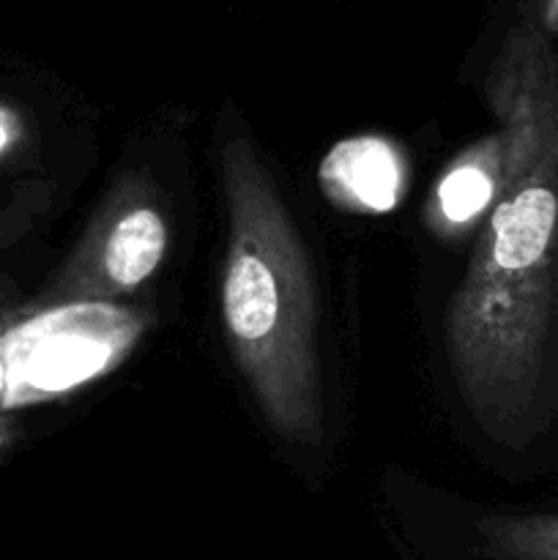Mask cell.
<instances>
[{"mask_svg":"<svg viewBox=\"0 0 558 560\" xmlns=\"http://www.w3.org/2000/svg\"><path fill=\"white\" fill-rule=\"evenodd\" d=\"M492 85L507 175L476 266L470 334L498 413L536 427L558 413V55L539 25L509 33Z\"/></svg>","mask_w":558,"mask_h":560,"instance_id":"obj_1","label":"cell"},{"mask_svg":"<svg viewBox=\"0 0 558 560\" xmlns=\"http://www.w3.org/2000/svg\"><path fill=\"white\" fill-rule=\"evenodd\" d=\"M140 323L109 304H71L5 337L9 405L58 397L102 375L129 353Z\"/></svg>","mask_w":558,"mask_h":560,"instance_id":"obj_2","label":"cell"},{"mask_svg":"<svg viewBox=\"0 0 558 560\" xmlns=\"http://www.w3.org/2000/svg\"><path fill=\"white\" fill-rule=\"evenodd\" d=\"M321 178L334 197L361 211H392L397 202L399 167L392 148L375 137L345 140L321 164Z\"/></svg>","mask_w":558,"mask_h":560,"instance_id":"obj_3","label":"cell"},{"mask_svg":"<svg viewBox=\"0 0 558 560\" xmlns=\"http://www.w3.org/2000/svg\"><path fill=\"white\" fill-rule=\"evenodd\" d=\"M279 279L266 257L239 252L224 279V320L241 348L260 345L279 326Z\"/></svg>","mask_w":558,"mask_h":560,"instance_id":"obj_4","label":"cell"},{"mask_svg":"<svg viewBox=\"0 0 558 560\" xmlns=\"http://www.w3.org/2000/svg\"><path fill=\"white\" fill-rule=\"evenodd\" d=\"M167 233L162 219L148 208L131 211L115 224L104 249V266L120 288H135L153 273L164 255Z\"/></svg>","mask_w":558,"mask_h":560,"instance_id":"obj_5","label":"cell"},{"mask_svg":"<svg viewBox=\"0 0 558 560\" xmlns=\"http://www.w3.org/2000/svg\"><path fill=\"white\" fill-rule=\"evenodd\" d=\"M492 195H496V180L479 164L457 167L443 178L441 189H438L443 213L452 222H468V219L479 217L487 202L492 200Z\"/></svg>","mask_w":558,"mask_h":560,"instance_id":"obj_6","label":"cell"},{"mask_svg":"<svg viewBox=\"0 0 558 560\" xmlns=\"http://www.w3.org/2000/svg\"><path fill=\"white\" fill-rule=\"evenodd\" d=\"M528 545H534L536 556H547V560H558V523H550L547 528H536Z\"/></svg>","mask_w":558,"mask_h":560,"instance_id":"obj_7","label":"cell"},{"mask_svg":"<svg viewBox=\"0 0 558 560\" xmlns=\"http://www.w3.org/2000/svg\"><path fill=\"white\" fill-rule=\"evenodd\" d=\"M539 20L547 33L558 36V0H539Z\"/></svg>","mask_w":558,"mask_h":560,"instance_id":"obj_8","label":"cell"},{"mask_svg":"<svg viewBox=\"0 0 558 560\" xmlns=\"http://www.w3.org/2000/svg\"><path fill=\"white\" fill-rule=\"evenodd\" d=\"M3 381H5V372H3V359H0V388H3Z\"/></svg>","mask_w":558,"mask_h":560,"instance_id":"obj_9","label":"cell"},{"mask_svg":"<svg viewBox=\"0 0 558 560\" xmlns=\"http://www.w3.org/2000/svg\"><path fill=\"white\" fill-rule=\"evenodd\" d=\"M5 145V131H3V126H0V148Z\"/></svg>","mask_w":558,"mask_h":560,"instance_id":"obj_10","label":"cell"}]
</instances>
